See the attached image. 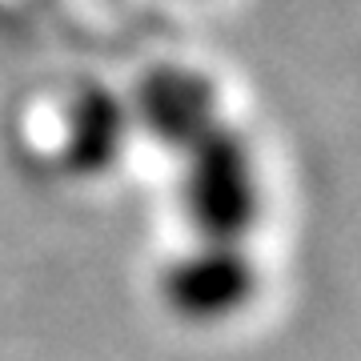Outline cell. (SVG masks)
<instances>
[{
    "mask_svg": "<svg viewBox=\"0 0 361 361\" xmlns=\"http://www.w3.org/2000/svg\"><path fill=\"white\" fill-rule=\"evenodd\" d=\"M133 113L109 89H85L65 121V165L73 173H104L125 153Z\"/></svg>",
    "mask_w": 361,
    "mask_h": 361,
    "instance_id": "4",
    "label": "cell"
},
{
    "mask_svg": "<svg viewBox=\"0 0 361 361\" xmlns=\"http://www.w3.org/2000/svg\"><path fill=\"white\" fill-rule=\"evenodd\" d=\"M253 289H257V269L241 241H205V237L197 249L173 261L161 281L169 310L197 325L241 313Z\"/></svg>",
    "mask_w": 361,
    "mask_h": 361,
    "instance_id": "2",
    "label": "cell"
},
{
    "mask_svg": "<svg viewBox=\"0 0 361 361\" xmlns=\"http://www.w3.org/2000/svg\"><path fill=\"white\" fill-rule=\"evenodd\" d=\"M133 116L145 133H153L161 145L185 153L193 141H201L209 129H217V89L209 77L180 65L153 68L137 89Z\"/></svg>",
    "mask_w": 361,
    "mask_h": 361,
    "instance_id": "3",
    "label": "cell"
},
{
    "mask_svg": "<svg viewBox=\"0 0 361 361\" xmlns=\"http://www.w3.org/2000/svg\"><path fill=\"white\" fill-rule=\"evenodd\" d=\"M180 205L205 241H241L261 209L257 165L249 145L217 125L185 149Z\"/></svg>",
    "mask_w": 361,
    "mask_h": 361,
    "instance_id": "1",
    "label": "cell"
}]
</instances>
